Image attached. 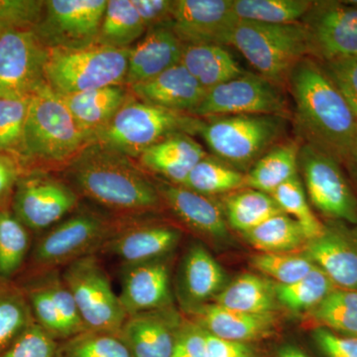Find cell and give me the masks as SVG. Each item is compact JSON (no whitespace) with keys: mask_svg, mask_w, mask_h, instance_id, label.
I'll return each mask as SVG.
<instances>
[{"mask_svg":"<svg viewBox=\"0 0 357 357\" xmlns=\"http://www.w3.org/2000/svg\"><path fill=\"white\" fill-rule=\"evenodd\" d=\"M312 4L311 0H234V9L239 20L291 24L303 20Z\"/></svg>","mask_w":357,"mask_h":357,"instance_id":"obj_35","label":"cell"},{"mask_svg":"<svg viewBox=\"0 0 357 357\" xmlns=\"http://www.w3.org/2000/svg\"><path fill=\"white\" fill-rule=\"evenodd\" d=\"M204 196L236 191L245 185V175L213 157H204L194 167L183 185Z\"/></svg>","mask_w":357,"mask_h":357,"instance_id":"obj_34","label":"cell"},{"mask_svg":"<svg viewBox=\"0 0 357 357\" xmlns=\"http://www.w3.org/2000/svg\"><path fill=\"white\" fill-rule=\"evenodd\" d=\"M278 357H309L297 347H285L279 351Z\"/></svg>","mask_w":357,"mask_h":357,"instance_id":"obj_55","label":"cell"},{"mask_svg":"<svg viewBox=\"0 0 357 357\" xmlns=\"http://www.w3.org/2000/svg\"><path fill=\"white\" fill-rule=\"evenodd\" d=\"M171 357H208L206 331L199 324L183 321Z\"/></svg>","mask_w":357,"mask_h":357,"instance_id":"obj_49","label":"cell"},{"mask_svg":"<svg viewBox=\"0 0 357 357\" xmlns=\"http://www.w3.org/2000/svg\"><path fill=\"white\" fill-rule=\"evenodd\" d=\"M147 32L132 0H109L96 43L114 48H131Z\"/></svg>","mask_w":357,"mask_h":357,"instance_id":"obj_31","label":"cell"},{"mask_svg":"<svg viewBox=\"0 0 357 357\" xmlns=\"http://www.w3.org/2000/svg\"><path fill=\"white\" fill-rule=\"evenodd\" d=\"M230 45L241 52L259 76L276 84L288 81L294 68L310 56L302 22L267 24L239 20Z\"/></svg>","mask_w":357,"mask_h":357,"instance_id":"obj_6","label":"cell"},{"mask_svg":"<svg viewBox=\"0 0 357 357\" xmlns=\"http://www.w3.org/2000/svg\"><path fill=\"white\" fill-rule=\"evenodd\" d=\"M198 119L184 112L158 105L129 100L98 132L93 142L129 157H138L148 148L169 136L199 130Z\"/></svg>","mask_w":357,"mask_h":357,"instance_id":"obj_5","label":"cell"},{"mask_svg":"<svg viewBox=\"0 0 357 357\" xmlns=\"http://www.w3.org/2000/svg\"><path fill=\"white\" fill-rule=\"evenodd\" d=\"M47 57L34 30L0 33V98L30 96L46 84Z\"/></svg>","mask_w":357,"mask_h":357,"instance_id":"obj_13","label":"cell"},{"mask_svg":"<svg viewBox=\"0 0 357 357\" xmlns=\"http://www.w3.org/2000/svg\"><path fill=\"white\" fill-rule=\"evenodd\" d=\"M27 296L20 289L0 286V352L34 323Z\"/></svg>","mask_w":357,"mask_h":357,"instance_id":"obj_39","label":"cell"},{"mask_svg":"<svg viewBox=\"0 0 357 357\" xmlns=\"http://www.w3.org/2000/svg\"><path fill=\"white\" fill-rule=\"evenodd\" d=\"M287 112V102L278 84L253 74L218 84L206 96L191 115L218 117L230 115H280Z\"/></svg>","mask_w":357,"mask_h":357,"instance_id":"obj_11","label":"cell"},{"mask_svg":"<svg viewBox=\"0 0 357 357\" xmlns=\"http://www.w3.org/2000/svg\"><path fill=\"white\" fill-rule=\"evenodd\" d=\"M225 275L217 260L199 244L188 249L178 273V293L183 307L195 312L222 292Z\"/></svg>","mask_w":357,"mask_h":357,"instance_id":"obj_23","label":"cell"},{"mask_svg":"<svg viewBox=\"0 0 357 357\" xmlns=\"http://www.w3.org/2000/svg\"><path fill=\"white\" fill-rule=\"evenodd\" d=\"M61 274L86 330L119 335L128 314L96 255L70 263Z\"/></svg>","mask_w":357,"mask_h":357,"instance_id":"obj_9","label":"cell"},{"mask_svg":"<svg viewBox=\"0 0 357 357\" xmlns=\"http://www.w3.org/2000/svg\"><path fill=\"white\" fill-rule=\"evenodd\" d=\"M156 187L162 202L189 229L213 239L227 236V220L213 199L169 182H162Z\"/></svg>","mask_w":357,"mask_h":357,"instance_id":"obj_24","label":"cell"},{"mask_svg":"<svg viewBox=\"0 0 357 357\" xmlns=\"http://www.w3.org/2000/svg\"><path fill=\"white\" fill-rule=\"evenodd\" d=\"M68 177L77 195L126 218L156 210L162 202L156 185L129 157L96 143L73 160Z\"/></svg>","mask_w":357,"mask_h":357,"instance_id":"obj_1","label":"cell"},{"mask_svg":"<svg viewBox=\"0 0 357 357\" xmlns=\"http://www.w3.org/2000/svg\"><path fill=\"white\" fill-rule=\"evenodd\" d=\"M20 178L17 163L6 152L0 151V208L13 194Z\"/></svg>","mask_w":357,"mask_h":357,"instance_id":"obj_53","label":"cell"},{"mask_svg":"<svg viewBox=\"0 0 357 357\" xmlns=\"http://www.w3.org/2000/svg\"><path fill=\"white\" fill-rule=\"evenodd\" d=\"M40 277L50 293L63 321H65L70 335L84 332L86 328L70 289L66 285L62 274L59 270L39 272Z\"/></svg>","mask_w":357,"mask_h":357,"instance_id":"obj_46","label":"cell"},{"mask_svg":"<svg viewBox=\"0 0 357 357\" xmlns=\"http://www.w3.org/2000/svg\"><path fill=\"white\" fill-rule=\"evenodd\" d=\"M30 96L0 98V151L22 152Z\"/></svg>","mask_w":357,"mask_h":357,"instance_id":"obj_43","label":"cell"},{"mask_svg":"<svg viewBox=\"0 0 357 357\" xmlns=\"http://www.w3.org/2000/svg\"><path fill=\"white\" fill-rule=\"evenodd\" d=\"M147 30L160 26H170L174 0H132Z\"/></svg>","mask_w":357,"mask_h":357,"instance_id":"obj_51","label":"cell"},{"mask_svg":"<svg viewBox=\"0 0 357 357\" xmlns=\"http://www.w3.org/2000/svg\"><path fill=\"white\" fill-rule=\"evenodd\" d=\"M34 283L25 294L35 321L57 342L72 337L40 275Z\"/></svg>","mask_w":357,"mask_h":357,"instance_id":"obj_44","label":"cell"},{"mask_svg":"<svg viewBox=\"0 0 357 357\" xmlns=\"http://www.w3.org/2000/svg\"><path fill=\"white\" fill-rule=\"evenodd\" d=\"M276 286L257 275L237 277L215 298V304L246 314H273L276 307Z\"/></svg>","mask_w":357,"mask_h":357,"instance_id":"obj_30","label":"cell"},{"mask_svg":"<svg viewBox=\"0 0 357 357\" xmlns=\"http://www.w3.org/2000/svg\"><path fill=\"white\" fill-rule=\"evenodd\" d=\"M271 196L283 213L299 223L307 241L324 234L326 225L319 222L310 208L299 176L282 185Z\"/></svg>","mask_w":357,"mask_h":357,"instance_id":"obj_41","label":"cell"},{"mask_svg":"<svg viewBox=\"0 0 357 357\" xmlns=\"http://www.w3.org/2000/svg\"><path fill=\"white\" fill-rule=\"evenodd\" d=\"M206 331V330H204ZM208 357H257L252 347L243 342H229L206 331Z\"/></svg>","mask_w":357,"mask_h":357,"instance_id":"obj_52","label":"cell"},{"mask_svg":"<svg viewBox=\"0 0 357 357\" xmlns=\"http://www.w3.org/2000/svg\"><path fill=\"white\" fill-rule=\"evenodd\" d=\"M129 89L141 102L188 114L198 107L206 93V89L181 63Z\"/></svg>","mask_w":357,"mask_h":357,"instance_id":"obj_21","label":"cell"},{"mask_svg":"<svg viewBox=\"0 0 357 357\" xmlns=\"http://www.w3.org/2000/svg\"><path fill=\"white\" fill-rule=\"evenodd\" d=\"M310 56L319 63L357 57V6L349 1H312L303 18Z\"/></svg>","mask_w":357,"mask_h":357,"instance_id":"obj_12","label":"cell"},{"mask_svg":"<svg viewBox=\"0 0 357 357\" xmlns=\"http://www.w3.org/2000/svg\"><path fill=\"white\" fill-rule=\"evenodd\" d=\"M107 0H48L34 31L47 48L96 43Z\"/></svg>","mask_w":357,"mask_h":357,"instance_id":"obj_14","label":"cell"},{"mask_svg":"<svg viewBox=\"0 0 357 357\" xmlns=\"http://www.w3.org/2000/svg\"><path fill=\"white\" fill-rule=\"evenodd\" d=\"M280 115L211 117L199 132L215 158L234 168H245L261 158L285 129Z\"/></svg>","mask_w":357,"mask_h":357,"instance_id":"obj_8","label":"cell"},{"mask_svg":"<svg viewBox=\"0 0 357 357\" xmlns=\"http://www.w3.org/2000/svg\"><path fill=\"white\" fill-rule=\"evenodd\" d=\"M130 48L93 43L86 46L48 48L46 83L61 96L109 86H123Z\"/></svg>","mask_w":357,"mask_h":357,"instance_id":"obj_4","label":"cell"},{"mask_svg":"<svg viewBox=\"0 0 357 357\" xmlns=\"http://www.w3.org/2000/svg\"><path fill=\"white\" fill-rule=\"evenodd\" d=\"M296 119L307 144L344 162L357 117L318 61H301L288 77Z\"/></svg>","mask_w":357,"mask_h":357,"instance_id":"obj_2","label":"cell"},{"mask_svg":"<svg viewBox=\"0 0 357 357\" xmlns=\"http://www.w3.org/2000/svg\"><path fill=\"white\" fill-rule=\"evenodd\" d=\"M192 314L197 324L213 337L243 344L269 337L276 321L273 314H246L215 303L204 305Z\"/></svg>","mask_w":357,"mask_h":357,"instance_id":"obj_25","label":"cell"},{"mask_svg":"<svg viewBox=\"0 0 357 357\" xmlns=\"http://www.w3.org/2000/svg\"><path fill=\"white\" fill-rule=\"evenodd\" d=\"M307 196L326 217L357 225V198L347 182L340 162L310 144L300 148Z\"/></svg>","mask_w":357,"mask_h":357,"instance_id":"obj_10","label":"cell"},{"mask_svg":"<svg viewBox=\"0 0 357 357\" xmlns=\"http://www.w3.org/2000/svg\"><path fill=\"white\" fill-rule=\"evenodd\" d=\"M319 64L357 117V57L340 59Z\"/></svg>","mask_w":357,"mask_h":357,"instance_id":"obj_48","label":"cell"},{"mask_svg":"<svg viewBox=\"0 0 357 357\" xmlns=\"http://www.w3.org/2000/svg\"><path fill=\"white\" fill-rule=\"evenodd\" d=\"M183 319L172 306L126 318L119 337L133 357H171Z\"/></svg>","mask_w":357,"mask_h":357,"instance_id":"obj_19","label":"cell"},{"mask_svg":"<svg viewBox=\"0 0 357 357\" xmlns=\"http://www.w3.org/2000/svg\"><path fill=\"white\" fill-rule=\"evenodd\" d=\"M180 63L206 91L244 74L234 56L222 45H184Z\"/></svg>","mask_w":357,"mask_h":357,"instance_id":"obj_28","label":"cell"},{"mask_svg":"<svg viewBox=\"0 0 357 357\" xmlns=\"http://www.w3.org/2000/svg\"><path fill=\"white\" fill-rule=\"evenodd\" d=\"M253 267L260 273L271 277L278 285H291L304 278L316 265L306 255L293 253H260L253 256Z\"/></svg>","mask_w":357,"mask_h":357,"instance_id":"obj_42","label":"cell"},{"mask_svg":"<svg viewBox=\"0 0 357 357\" xmlns=\"http://www.w3.org/2000/svg\"><path fill=\"white\" fill-rule=\"evenodd\" d=\"M314 340L326 357H357L356 337H342L319 326L314 330Z\"/></svg>","mask_w":357,"mask_h":357,"instance_id":"obj_50","label":"cell"},{"mask_svg":"<svg viewBox=\"0 0 357 357\" xmlns=\"http://www.w3.org/2000/svg\"><path fill=\"white\" fill-rule=\"evenodd\" d=\"M300 147L296 142L284 143L263 155L245 175V185L272 195L279 187L298 176Z\"/></svg>","mask_w":357,"mask_h":357,"instance_id":"obj_29","label":"cell"},{"mask_svg":"<svg viewBox=\"0 0 357 357\" xmlns=\"http://www.w3.org/2000/svg\"><path fill=\"white\" fill-rule=\"evenodd\" d=\"M183 48L184 44L170 26L147 30L144 37L130 48L124 84L131 86L159 76L180 63Z\"/></svg>","mask_w":357,"mask_h":357,"instance_id":"obj_22","label":"cell"},{"mask_svg":"<svg viewBox=\"0 0 357 357\" xmlns=\"http://www.w3.org/2000/svg\"><path fill=\"white\" fill-rule=\"evenodd\" d=\"M248 243L262 253H288L306 245L307 238L299 223L285 213L270 218L244 234Z\"/></svg>","mask_w":357,"mask_h":357,"instance_id":"obj_32","label":"cell"},{"mask_svg":"<svg viewBox=\"0 0 357 357\" xmlns=\"http://www.w3.org/2000/svg\"><path fill=\"white\" fill-rule=\"evenodd\" d=\"M58 342L36 323L0 352V357H56Z\"/></svg>","mask_w":357,"mask_h":357,"instance_id":"obj_47","label":"cell"},{"mask_svg":"<svg viewBox=\"0 0 357 357\" xmlns=\"http://www.w3.org/2000/svg\"><path fill=\"white\" fill-rule=\"evenodd\" d=\"M124 222L95 211H77L40 237L33 249V264L38 272L50 271L96 255Z\"/></svg>","mask_w":357,"mask_h":357,"instance_id":"obj_7","label":"cell"},{"mask_svg":"<svg viewBox=\"0 0 357 357\" xmlns=\"http://www.w3.org/2000/svg\"><path fill=\"white\" fill-rule=\"evenodd\" d=\"M30 248L27 227L6 208H0V278L9 280L20 271Z\"/></svg>","mask_w":357,"mask_h":357,"instance_id":"obj_36","label":"cell"},{"mask_svg":"<svg viewBox=\"0 0 357 357\" xmlns=\"http://www.w3.org/2000/svg\"><path fill=\"white\" fill-rule=\"evenodd\" d=\"M276 297L280 304L292 312L314 309L335 290L332 280L323 270L314 267L304 278L291 285H277Z\"/></svg>","mask_w":357,"mask_h":357,"instance_id":"obj_37","label":"cell"},{"mask_svg":"<svg viewBox=\"0 0 357 357\" xmlns=\"http://www.w3.org/2000/svg\"><path fill=\"white\" fill-rule=\"evenodd\" d=\"M305 255L325 272L333 285L357 290V230L340 222L326 225L321 236L307 241Z\"/></svg>","mask_w":357,"mask_h":357,"instance_id":"obj_18","label":"cell"},{"mask_svg":"<svg viewBox=\"0 0 357 357\" xmlns=\"http://www.w3.org/2000/svg\"><path fill=\"white\" fill-rule=\"evenodd\" d=\"M206 156L189 134L178 133L159 141L139 156L141 165L171 184L183 185L194 167Z\"/></svg>","mask_w":357,"mask_h":357,"instance_id":"obj_26","label":"cell"},{"mask_svg":"<svg viewBox=\"0 0 357 357\" xmlns=\"http://www.w3.org/2000/svg\"><path fill=\"white\" fill-rule=\"evenodd\" d=\"M56 357H133L119 335L84 331L58 342Z\"/></svg>","mask_w":357,"mask_h":357,"instance_id":"obj_40","label":"cell"},{"mask_svg":"<svg viewBox=\"0 0 357 357\" xmlns=\"http://www.w3.org/2000/svg\"><path fill=\"white\" fill-rule=\"evenodd\" d=\"M61 96L91 142L95 134L105 128L128 102V91L123 86H105Z\"/></svg>","mask_w":357,"mask_h":357,"instance_id":"obj_27","label":"cell"},{"mask_svg":"<svg viewBox=\"0 0 357 357\" xmlns=\"http://www.w3.org/2000/svg\"><path fill=\"white\" fill-rule=\"evenodd\" d=\"M238 22L234 0H174L171 29L184 45H230Z\"/></svg>","mask_w":357,"mask_h":357,"instance_id":"obj_16","label":"cell"},{"mask_svg":"<svg viewBox=\"0 0 357 357\" xmlns=\"http://www.w3.org/2000/svg\"><path fill=\"white\" fill-rule=\"evenodd\" d=\"M164 259L123 265L119 296L128 317L172 304L170 269Z\"/></svg>","mask_w":357,"mask_h":357,"instance_id":"obj_20","label":"cell"},{"mask_svg":"<svg viewBox=\"0 0 357 357\" xmlns=\"http://www.w3.org/2000/svg\"><path fill=\"white\" fill-rule=\"evenodd\" d=\"M180 239L181 231L175 227L128 220L100 252L119 258L123 265L154 261L172 252Z\"/></svg>","mask_w":357,"mask_h":357,"instance_id":"obj_17","label":"cell"},{"mask_svg":"<svg viewBox=\"0 0 357 357\" xmlns=\"http://www.w3.org/2000/svg\"><path fill=\"white\" fill-rule=\"evenodd\" d=\"M91 143L62 96L45 84L30 96L23 135V153L48 162H64Z\"/></svg>","mask_w":357,"mask_h":357,"instance_id":"obj_3","label":"cell"},{"mask_svg":"<svg viewBox=\"0 0 357 357\" xmlns=\"http://www.w3.org/2000/svg\"><path fill=\"white\" fill-rule=\"evenodd\" d=\"M342 163L347 164L349 170L357 178V126L351 145H349V151H347V156H345Z\"/></svg>","mask_w":357,"mask_h":357,"instance_id":"obj_54","label":"cell"},{"mask_svg":"<svg viewBox=\"0 0 357 357\" xmlns=\"http://www.w3.org/2000/svg\"><path fill=\"white\" fill-rule=\"evenodd\" d=\"M41 0H0V33L34 30L43 16Z\"/></svg>","mask_w":357,"mask_h":357,"instance_id":"obj_45","label":"cell"},{"mask_svg":"<svg viewBox=\"0 0 357 357\" xmlns=\"http://www.w3.org/2000/svg\"><path fill=\"white\" fill-rule=\"evenodd\" d=\"M312 318L328 331L357 337V290H333L312 310Z\"/></svg>","mask_w":357,"mask_h":357,"instance_id":"obj_38","label":"cell"},{"mask_svg":"<svg viewBox=\"0 0 357 357\" xmlns=\"http://www.w3.org/2000/svg\"><path fill=\"white\" fill-rule=\"evenodd\" d=\"M77 192L62 181L41 175L20 177L13 198V213L28 229L48 230L76 210Z\"/></svg>","mask_w":357,"mask_h":357,"instance_id":"obj_15","label":"cell"},{"mask_svg":"<svg viewBox=\"0 0 357 357\" xmlns=\"http://www.w3.org/2000/svg\"><path fill=\"white\" fill-rule=\"evenodd\" d=\"M281 213L283 211L271 195L256 190L236 192L225 201L227 222L243 234Z\"/></svg>","mask_w":357,"mask_h":357,"instance_id":"obj_33","label":"cell"}]
</instances>
